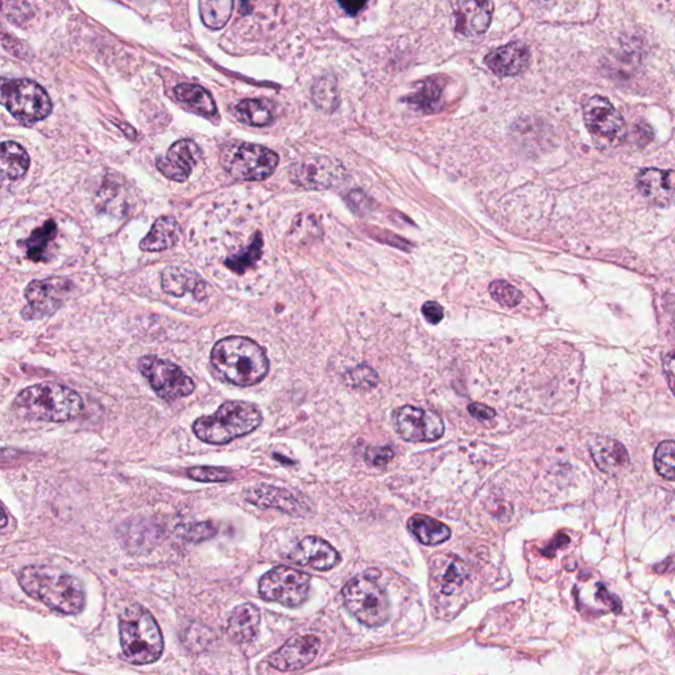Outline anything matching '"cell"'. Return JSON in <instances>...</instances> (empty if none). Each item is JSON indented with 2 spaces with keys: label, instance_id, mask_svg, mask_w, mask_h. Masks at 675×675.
Instances as JSON below:
<instances>
[{
  "label": "cell",
  "instance_id": "6da1fadb",
  "mask_svg": "<svg viewBox=\"0 0 675 675\" xmlns=\"http://www.w3.org/2000/svg\"><path fill=\"white\" fill-rule=\"evenodd\" d=\"M210 363L225 382L238 387H251L263 382L269 371V360L263 347L239 335L215 343Z\"/></svg>",
  "mask_w": 675,
  "mask_h": 675
},
{
  "label": "cell",
  "instance_id": "7a4b0ae2",
  "mask_svg": "<svg viewBox=\"0 0 675 675\" xmlns=\"http://www.w3.org/2000/svg\"><path fill=\"white\" fill-rule=\"evenodd\" d=\"M19 583L27 595L60 614L77 615L85 608L86 594L82 583L55 567H24Z\"/></svg>",
  "mask_w": 675,
  "mask_h": 675
},
{
  "label": "cell",
  "instance_id": "3957f363",
  "mask_svg": "<svg viewBox=\"0 0 675 675\" xmlns=\"http://www.w3.org/2000/svg\"><path fill=\"white\" fill-rule=\"evenodd\" d=\"M15 411L35 421L68 422L84 411V401L72 388L56 383L31 385L16 396Z\"/></svg>",
  "mask_w": 675,
  "mask_h": 675
},
{
  "label": "cell",
  "instance_id": "277c9868",
  "mask_svg": "<svg viewBox=\"0 0 675 675\" xmlns=\"http://www.w3.org/2000/svg\"><path fill=\"white\" fill-rule=\"evenodd\" d=\"M120 645L131 664H153L164 650L163 635L151 612L140 604H131L119 617Z\"/></svg>",
  "mask_w": 675,
  "mask_h": 675
},
{
  "label": "cell",
  "instance_id": "5b68a950",
  "mask_svg": "<svg viewBox=\"0 0 675 675\" xmlns=\"http://www.w3.org/2000/svg\"><path fill=\"white\" fill-rule=\"evenodd\" d=\"M262 422V412L256 405L246 401H227L210 416L197 418L193 433L202 442L221 446L255 432Z\"/></svg>",
  "mask_w": 675,
  "mask_h": 675
},
{
  "label": "cell",
  "instance_id": "8992f818",
  "mask_svg": "<svg viewBox=\"0 0 675 675\" xmlns=\"http://www.w3.org/2000/svg\"><path fill=\"white\" fill-rule=\"evenodd\" d=\"M378 573V571H375ZM374 571L358 575L343 588V602L347 610L367 627H380L391 619L388 595L376 582Z\"/></svg>",
  "mask_w": 675,
  "mask_h": 675
},
{
  "label": "cell",
  "instance_id": "52a82bcc",
  "mask_svg": "<svg viewBox=\"0 0 675 675\" xmlns=\"http://www.w3.org/2000/svg\"><path fill=\"white\" fill-rule=\"evenodd\" d=\"M221 163L236 180L263 181L276 171L279 156L258 144H230L222 149Z\"/></svg>",
  "mask_w": 675,
  "mask_h": 675
},
{
  "label": "cell",
  "instance_id": "ba28073f",
  "mask_svg": "<svg viewBox=\"0 0 675 675\" xmlns=\"http://www.w3.org/2000/svg\"><path fill=\"white\" fill-rule=\"evenodd\" d=\"M2 103L20 123L31 126L52 113V101L45 89L35 81L4 80Z\"/></svg>",
  "mask_w": 675,
  "mask_h": 675
},
{
  "label": "cell",
  "instance_id": "9c48e42d",
  "mask_svg": "<svg viewBox=\"0 0 675 675\" xmlns=\"http://www.w3.org/2000/svg\"><path fill=\"white\" fill-rule=\"evenodd\" d=\"M309 591V575L288 566L275 567L259 582V594L263 599L288 608L300 607L308 599Z\"/></svg>",
  "mask_w": 675,
  "mask_h": 675
},
{
  "label": "cell",
  "instance_id": "30bf717a",
  "mask_svg": "<svg viewBox=\"0 0 675 675\" xmlns=\"http://www.w3.org/2000/svg\"><path fill=\"white\" fill-rule=\"evenodd\" d=\"M139 371L148 380L156 395L165 401H173L192 395L196 384L177 364L169 360L147 355L139 360Z\"/></svg>",
  "mask_w": 675,
  "mask_h": 675
},
{
  "label": "cell",
  "instance_id": "8fae6325",
  "mask_svg": "<svg viewBox=\"0 0 675 675\" xmlns=\"http://www.w3.org/2000/svg\"><path fill=\"white\" fill-rule=\"evenodd\" d=\"M72 291V281L64 277L32 281L24 293L28 304L23 309L22 317L26 321H37L53 316Z\"/></svg>",
  "mask_w": 675,
  "mask_h": 675
},
{
  "label": "cell",
  "instance_id": "7c38bea8",
  "mask_svg": "<svg viewBox=\"0 0 675 675\" xmlns=\"http://www.w3.org/2000/svg\"><path fill=\"white\" fill-rule=\"evenodd\" d=\"M289 177L294 185L310 190L333 188L345 181L346 171L339 161L330 157L316 156L304 159L289 168Z\"/></svg>",
  "mask_w": 675,
  "mask_h": 675
},
{
  "label": "cell",
  "instance_id": "4fadbf2b",
  "mask_svg": "<svg viewBox=\"0 0 675 675\" xmlns=\"http://www.w3.org/2000/svg\"><path fill=\"white\" fill-rule=\"evenodd\" d=\"M393 422L397 433L408 442H434L445 434V424L437 413L413 405L397 409Z\"/></svg>",
  "mask_w": 675,
  "mask_h": 675
},
{
  "label": "cell",
  "instance_id": "5bb4252c",
  "mask_svg": "<svg viewBox=\"0 0 675 675\" xmlns=\"http://www.w3.org/2000/svg\"><path fill=\"white\" fill-rule=\"evenodd\" d=\"M583 117L587 130L596 138L620 142L627 134V124L623 115L607 98L600 95L588 99L583 107Z\"/></svg>",
  "mask_w": 675,
  "mask_h": 675
},
{
  "label": "cell",
  "instance_id": "9a60e30c",
  "mask_svg": "<svg viewBox=\"0 0 675 675\" xmlns=\"http://www.w3.org/2000/svg\"><path fill=\"white\" fill-rule=\"evenodd\" d=\"M321 641L313 635L294 636L287 644L268 658L269 665L280 672H294L314 661L320 652Z\"/></svg>",
  "mask_w": 675,
  "mask_h": 675
},
{
  "label": "cell",
  "instance_id": "2e32d148",
  "mask_svg": "<svg viewBox=\"0 0 675 675\" xmlns=\"http://www.w3.org/2000/svg\"><path fill=\"white\" fill-rule=\"evenodd\" d=\"M201 157V149L193 140L182 139L168 149L167 156L157 159L156 167L169 180L184 182Z\"/></svg>",
  "mask_w": 675,
  "mask_h": 675
},
{
  "label": "cell",
  "instance_id": "e0dca14e",
  "mask_svg": "<svg viewBox=\"0 0 675 675\" xmlns=\"http://www.w3.org/2000/svg\"><path fill=\"white\" fill-rule=\"evenodd\" d=\"M288 558L296 565L312 567L318 571L331 570L341 562L337 550L329 542L316 536L305 537L298 542Z\"/></svg>",
  "mask_w": 675,
  "mask_h": 675
},
{
  "label": "cell",
  "instance_id": "ac0fdd59",
  "mask_svg": "<svg viewBox=\"0 0 675 675\" xmlns=\"http://www.w3.org/2000/svg\"><path fill=\"white\" fill-rule=\"evenodd\" d=\"M494 3L475 2V0H459L453 3L455 31L463 36L483 35L490 27Z\"/></svg>",
  "mask_w": 675,
  "mask_h": 675
},
{
  "label": "cell",
  "instance_id": "d6986e66",
  "mask_svg": "<svg viewBox=\"0 0 675 675\" xmlns=\"http://www.w3.org/2000/svg\"><path fill=\"white\" fill-rule=\"evenodd\" d=\"M530 51L524 43H509L488 53L484 62L499 77L519 76L529 66Z\"/></svg>",
  "mask_w": 675,
  "mask_h": 675
},
{
  "label": "cell",
  "instance_id": "ffe728a7",
  "mask_svg": "<svg viewBox=\"0 0 675 675\" xmlns=\"http://www.w3.org/2000/svg\"><path fill=\"white\" fill-rule=\"evenodd\" d=\"M637 188L653 204L668 206L675 200V171L643 169L637 176Z\"/></svg>",
  "mask_w": 675,
  "mask_h": 675
},
{
  "label": "cell",
  "instance_id": "44dd1931",
  "mask_svg": "<svg viewBox=\"0 0 675 675\" xmlns=\"http://www.w3.org/2000/svg\"><path fill=\"white\" fill-rule=\"evenodd\" d=\"M244 499L255 507L275 508L289 513V515H298V513L304 511L300 500L292 492L283 490V488L268 486V484H258V486L247 488L244 492Z\"/></svg>",
  "mask_w": 675,
  "mask_h": 675
},
{
  "label": "cell",
  "instance_id": "7402d4cb",
  "mask_svg": "<svg viewBox=\"0 0 675 675\" xmlns=\"http://www.w3.org/2000/svg\"><path fill=\"white\" fill-rule=\"evenodd\" d=\"M161 288L173 297H184L186 293H192L197 301L207 297L205 281L192 269L176 265L168 267L161 275Z\"/></svg>",
  "mask_w": 675,
  "mask_h": 675
},
{
  "label": "cell",
  "instance_id": "603a6c76",
  "mask_svg": "<svg viewBox=\"0 0 675 675\" xmlns=\"http://www.w3.org/2000/svg\"><path fill=\"white\" fill-rule=\"evenodd\" d=\"M260 627L259 608L251 603L240 604L231 612L227 621V633L238 644L251 643Z\"/></svg>",
  "mask_w": 675,
  "mask_h": 675
},
{
  "label": "cell",
  "instance_id": "cb8c5ba5",
  "mask_svg": "<svg viewBox=\"0 0 675 675\" xmlns=\"http://www.w3.org/2000/svg\"><path fill=\"white\" fill-rule=\"evenodd\" d=\"M591 455L596 466L608 474L623 470L628 465L629 457L625 447L611 438H598L591 443Z\"/></svg>",
  "mask_w": 675,
  "mask_h": 675
},
{
  "label": "cell",
  "instance_id": "d4e9b609",
  "mask_svg": "<svg viewBox=\"0 0 675 675\" xmlns=\"http://www.w3.org/2000/svg\"><path fill=\"white\" fill-rule=\"evenodd\" d=\"M180 226L173 217H161L153 223L151 231L140 243L147 252H160L175 246L180 239Z\"/></svg>",
  "mask_w": 675,
  "mask_h": 675
},
{
  "label": "cell",
  "instance_id": "484cf974",
  "mask_svg": "<svg viewBox=\"0 0 675 675\" xmlns=\"http://www.w3.org/2000/svg\"><path fill=\"white\" fill-rule=\"evenodd\" d=\"M408 528L421 544L434 546L449 540L451 530L433 517L417 513L408 520Z\"/></svg>",
  "mask_w": 675,
  "mask_h": 675
},
{
  "label": "cell",
  "instance_id": "4316f807",
  "mask_svg": "<svg viewBox=\"0 0 675 675\" xmlns=\"http://www.w3.org/2000/svg\"><path fill=\"white\" fill-rule=\"evenodd\" d=\"M173 93L177 101L184 103L193 113L206 118H213L218 114L214 98L202 86L182 84L176 86Z\"/></svg>",
  "mask_w": 675,
  "mask_h": 675
},
{
  "label": "cell",
  "instance_id": "83f0119b",
  "mask_svg": "<svg viewBox=\"0 0 675 675\" xmlns=\"http://www.w3.org/2000/svg\"><path fill=\"white\" fill-rule=\"evenodd\" d=\"M57 235L55 221L45 222L39 229L33 230L30 238L24 240L27 258L35 263H47L51 260V247Z\"/></svg>",
  "mask_w": 675,
  "mask_h": 675
},
{
  "label": "cell",
  "instance_id": "f1b7e54d",
  "mask_svg": "<svg viewBox=\"0 0 675 675\" xmlns=\"http://www.w3.org/2000/svg\"><path fill=\"white\" fill-rule=\"evenodd\" d=\"M235 118L252 127H267L275 120L272 103L265 99H244L234 109Z\"/></svg>",
  "mask_w": 675,
  "mask_h": 675
},
{
  "label": "cell",
  "instance_id": "f546056e",
  "mask_svg": "<svg viewBox=\"0 0 675 675\" xmlns=\"http://www.w3.org/2000/svg\"><path fill=\"white\" fill-rule=\"evenodd\" d=\"M2 177L3 180L16 181L28 172L31 165L30 156L26 149L18 143L4 142L2 144Z\"/></svg>",
  "mask_w": 675,
  "mask_h": 675
},
{
  "label": "cell",
  "instance_id": "4dcf8cb0",
  "mask_svg": "<svg viewBox=\"0 0 675 675\" xmlns=\"http://www.w3.org/2000/svg\"><path fill=\"white\" fill-rule=\"evenodd\" d=\"M443 88L441 78H429L421 88L408 99L414 107L425 114H436L443 107Z\"/></svg>",
  "mask_w": 675,
  "mask_h": 675
},
{
  "label": "cell",
  "instance_id": "1f68e13d",
  "mask_svg": "<svg viewBox=\"0 0 675 675\" xmlns=\"http://www.w3.org/2000/svg\"><path fill=\"white\" fill-rule=\"evenodd\" d=\"M234 2L230 0H202L200 15L202 22L211 30H222L233 15Z\"/></svg>",
  "mask_w": 675,
  "mask_h": 675
},
{
  "label": "cell",
  "instance_id": "d6a6232c",
  "mask_svg": "<svg viewBox=\"0 0 675 675\" xmlns=\"http://www.w3.org/2000/svg\"><path fill=\"white\" fill-rule=\"evenodd\" d=\"M263 236L260 233H256L252 236L250 244L243 251H240L239 254L230 256L225 260V265L230 271L236 273V275H243L248 269L254 267L256 263L259 262L263 254Z\"/></svg>",
  "mask_w": 675,
  "mask_h": 675
},
{
  "label": "cell",
  "instance_id": "836d02e7",
  "mask_svg": "<svg viewBox=\"0 0 675 675\" xmlns=\"http://www.w3.org/2000/svg\"><path fill=\"white\" fill-rule=\"evenodd\" d=\"M313 102L325 113H334L341 103L337 80L333 76H323L314 82L312 89Z\"/></svg>",
  "mask_w": 675,
  "mask_h": 675
},
{
  "label": "cell",
  "instance_id": "e575fe53",
  "mask_svg": "<svg viewBox=\"0 0 675 675\" xmlns=\"http://www.w3.org/2000/svg\"><path fill=\"white\" fill-rule=\"evenodd\" d=\"M654 466L662 478L675 480V441H665L658 445L654 454Z\"/></svg>",
  "mask_w": 675,
  "mask_h": 675
},
{
  "label": "cell",
  "instance_id": "d590c367",
  "mask_svg": "<svg viewBox=\"0 0 675 675\" xmlns=\"http://www.w3.org/2000/svg\"><path fill=\"white\" fill-rule=\"evenodd\" d=\"M491 297L505 308H515L523 300V293L504 280H495L490 284Z\"/></svg>",
  "mask_w": 675,
  "mask_h": 675
},
{
  "label": "cell",
  "instance_id": "8d00e7d4",
  "mask_svg": "<svg viewBox=\"0 0 675 675\" xmlns=\"http://www.w3.org/2000/svg\"><path fill=\"white\" fill-rule=\"evenodd\" d=\"M343 380L351 388L367 391V389L375 388L379 384V375L371 367L362 364L354 370L347 371Z\"/></svg>",
  "mask_w": 675,
  "mask_h": 675
},
{
  "label": "cell",
  "instance_id": "74e56055",
  "mask_svg": "<svg viewBox=\"0 0 675 675\" xmlns=\"http://www.w3.org/2000/svg\"><path fill=\"white\" fill-rule=\"evenodd\" d=\"M190 479L202 483H223L233 479V474L219 467H193L188 471Z\"/></svg>",
  "mask_w": 675,
  "mask_h": 675
},
{
  "label": "cell",
  "instance_id": "f35d334b",
  "mask_svg": "<svg viewBox=\"0 0 675 675\" xmlns=\"http://www.w3.org/2000/svg\"><path fill=\"white\" fill-rule=\"evenodd\" d=\"M466 578L465 567L461 561H451L443 574L442 588L445 594H453Z\"/></svg>",
  "mask_w": 675,
  "mask_h": 675
},
{
  "label": "cell",
  "instance_id": "ab89813d",
  "mask_svg": "<svg viewBox=\"0 0 675 675\" xmlns=\"http://www.w3.org/2000/svg\"><path fill=\"white\" fill-rule=\"evenodd\" d=\"M217 534V528L210 523H201L194 525V527L188 530L186 533V540L192 542H201L209 540V538L214 537Z\"/></svg>",
  "mask_w": 675,
  "mask_h": 675
},
{
  "label": "cell",
  "instance_id": "60d3db41",
  "mask_svg": "<svg viewBox=\"0 0 675 675\" xmlns=\"http://www.w3.org/2000/svg\"><path fill=\"white\" fill-rule=\"evenodd\" d=\"M393 457H395V453H393L391 447H375V449L367 451V461L372 466H385L392 461Z\"/></svg>",
  "mask_w": 675,
  "mask_h": 675
},
{
  "label": "cell",
  "instance_id": "b9f144b4",
  "mask_svg": "<svg viewBox=\"0 0 675 675\" xmlns=\"http://www.w3.org/2000/svg\"><path fill=\"white\" fill-rule=\"evenodd\" d=\"M422 314L426 318V321L432 323V325H437L443 320V308L440 304L434 301H428L424 306H422Z\"/></svg>",
  "mask_w": 675,
  "mask_h": 675
},
{
  "label": "cell",
  "instance_id": "7bdbcfd3",
  "mask_svg": "<svg viewBox=\"0 0 675 675\" xmlns=\"http://www.w3.org/2000/svg\"><path fill=\"white\" fill-rule=\"evenodd\" d=\"M469 412L476 420L488 421L496 416L494 409L487 407V405L472 403L469 405Z\"/></svg>",
  "mask_w": 675,
  "mask_h": 675
},
{
  "label": "cell",
  "instance_id": "ee69618b",
  "mask_svg": "<svg viewBox=\"0 0 675 675\" xmlns=\"http://www.w3.org/2000/svg\"><path fill=\"white\" fill-rule=\"evenodd\" d=\"M664 372L668 379L669 387L675 395V351L664 358Z\"/></svg>",
  "mask_w": 675,
  "mask_h": 675
},
{
  "label": "cell",
  "instance_id": "f6af8a7d",
  "mask_svg": "<svg viewBox=\"0 0 675 675\" xmlns=\"http://www.w3.org/2000/svg\"><path fill=\"white\" fill-rule=\"evenodd\" d=\"M347 204L350 205L351 209L359 213V211H364L368 209L370 205V200L363 193L353 192L347 197Z\"/></svg>",
  "mask_w": 675,
  "mask_h": 675
},
{
  "label": "cell",
  "instance_id": "bcb514c9",
  "mask_svg": "<svg viewBox=\"0 0 675 675\" xmlns=\"http://www.w3.org/2000/svg\"><path fill=\"white\" fill-rule=\"evenodd\" d=\"M338 4L346 11V14L351 16L358 15L362 8L366 7L364 2H339Z\"/></svg>",
  "mask_w": 675,
  "mask_h": 675
}]
</instances>
